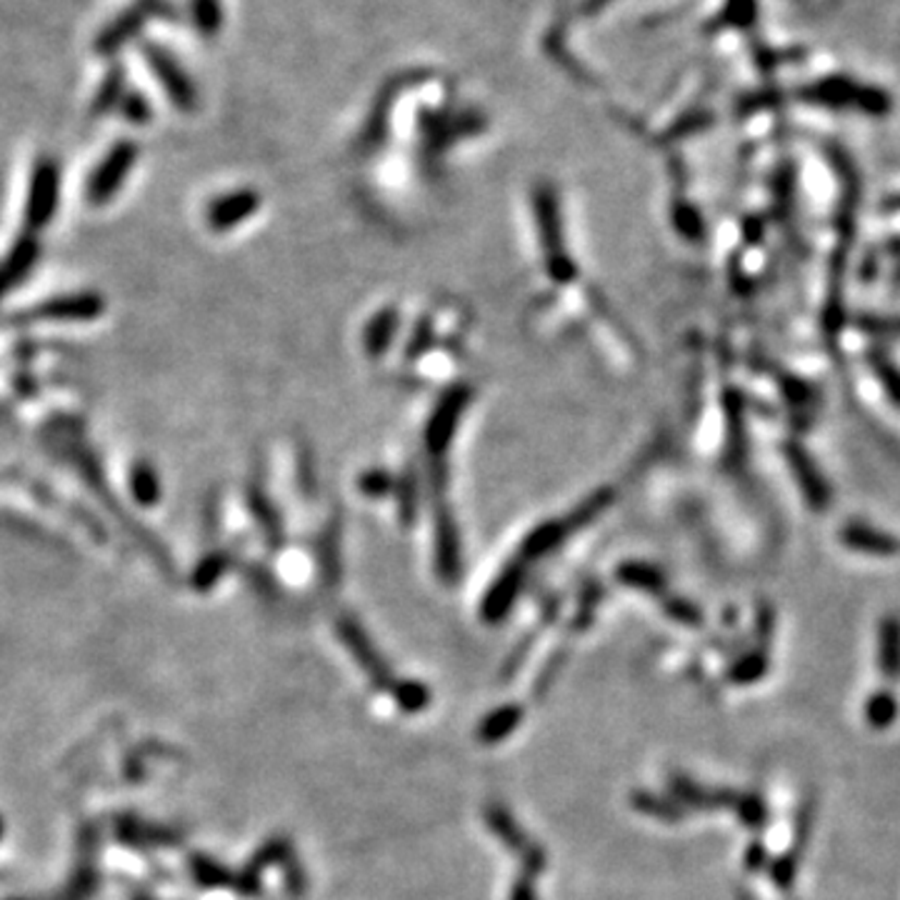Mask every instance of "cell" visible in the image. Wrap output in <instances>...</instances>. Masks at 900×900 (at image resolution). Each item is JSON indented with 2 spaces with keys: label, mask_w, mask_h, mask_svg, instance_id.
Segmentation results:
<instances>
[{
  "label": "cell",
  "mask_w": 900,
  "mask_h": 900,
  "mask_svg": "<svg viewBox=\"0 0 900 900\" xmlns=\"http://www.w3.org/2000/svg\"><path fill=\"white\" fill-rule=\"evenodd\" d=\"M141 50L150 68V73L156 75V81L163 86L166 96L171 98V104L178 110H193L195 100H198V93H195L191 75L185 73V68L178 63V58L171 53V50L158 44H143Z\"/></svg>",
  "instance_id": "3"
},
{
  "label": "cell",
  "mask_w": 900,
  "mask_h": 900,
  "mask_svg": "<svg viewBox=\"0 0 900 900\" xmlns=\"http://www.w3.org/2000/svg\"><path fill=\"white\" fill-rule=\"evenodd\" d=\"M766 670H768L766 653H753V656L741 660V664H738L733 670H730V681L741 683V685L755 683V681H758V678L766 676Z\"/></svg>",
  "instance_id": "14"
},
{
  "label": "cell",
  "mask_w": 900,
  "mask_h": 900,
  "mask_svg": "<svg viewBox=\"0 0 900 900\" xmlns=\"http://www.w3.org/2000/svg\"><path fill=\"white\" fill-rule=\"evenodd\" d=\"M58 195H61V168L50 156L38 158L31 173L28 206H25V223L31 231H40L53 220Z\"/></svg>",
  "instance_id": "2"
},
{
  "label": "cell",
  "mask_w": 900,
  "mask_h": 900,
  "mask_svg": "<svg viewBox=\"0 0 900 900\" xmlns=\"http://www.w3.org/2000/svg\"><path fill=\"white\" fill-rule=\"evenodd\" d=\"M118 110H121V115L133 125H146L150 121V115H153V108L148 104V98L138 90L125 93V98L121 100V108H118Z\"/></svg>",
  "instance_id": "13"
},
{
  "label": "cell",
  "mask_w": 900,
  "mask_h": 900,
  "mask_svg": "<svg viewBox=\"0 0 900 900\" xmlns=\"http://www.w3.org/2000/svg\"><path fill=\"white\" fill-rule=\"evenodd\" d=\"M735 811L749 828H761L763 823H766V815H768L766 803H763L758 795H738Z\"/></svg>",
  "instance_id": "15"
},
{
  "label": "cell",
  "mask_w": 900,
  "mask_h": 900,
  "mask_svg": "<svg viewBox=\"0 0 900 900\" xmlns=\"http://www.w3.org/2000/svg\"><path fill=\"white\" fill-rule=\"evenodd\" d=\"M125 78H129V73H125L123 63H113L108 68L106 78L100 81L96 98H93V115H106L121 108V100L125 98V93H129V88H125Z\"/></svg>",
  "instance_id": "6"
},
{
  "label": "cell",
  "mask_w": 900,
  "mask_h": 900,
  "mask_svg": "<svg viewBox=\"0 0 900 900\" xmlns=\"http://www.w3.org/2000/svg\"><path fill=\"white\" fill-rule=\"evenodd\" d=\"M770 876H773V880H776V886H778L780 890L793 888L795 876H798V861H795V855L788 853V855H783V858H778V861H773V863H770Z\"/></svg>",
  "instance_id": "16"
},
{
  "label": "cell",
  "mask_w": 900,
  "mask_h": 900,
  "mask_svg": "<svg viewBox=\"0 0 900 900\" xmlns=\"http://www.w3.org/2000/svg\"><path fill=\"white\" fill-rule=\"evenodd\" d=\"M878 668L888 681L896 683L900 678V621L898 618H886L880 625Z\"/></svg>",
  "instance_id": "8"
},
{
  "label": "cell",
  "mask_w": 900,
  "mask_h": 900,
  "mask_svg": "<svg viewBox=\"0 0 900 900\" xmlns=\"http://www.w3.org/2000/svg\"><path fill=\"white\" fill-rule=\"evenodd\" d=\"M515 723H518V710L496 713V716L486 723V728H483V735H486V738H503Z\"/></svg>",
  "instance_id": "18"
},
{
  "label": "cell",
  "mask_w": 900,
  "mask_h": 900,
  "mask_svg": "<svg viewBox=\"0 0 900 900\" xmlns=\"http://www.w3.org/2000/svg\"><path fill=\"white\" fill-rule=\"evenodd\" d=\"M131 494L135 498V503L141 506H156L160 498V481L158 473L150 463L138 461L131 469Z\"/></svg>",
  "instance_id": "10"
},
{
  "label": "cell",
  "mask_w": 900,
  "mask_h": 900,
  "mask_svg": "<svg viewBox=\"0 0 900 900\" xmlns=\"http://www.w3.org/2000/svg\"><path fill=\"white\" fill-rule=\"evenodd\" d=\"M253 198L248 193H235V195H228V198L218 200L214 208L208 210V220L214 228H228L241 220L248 210L253 208Z\"/></svg>",
  "instance_id": "11"
},
{
  "label": "cell",
  "mask_w": 900,
  "mask_h": 900,
  "mask_svg": "<svg viewBox=\"0 0 900 900\" xmlns=\"http://www.w3.org/2000/svg\"><path fill=\"white\" fill-rule=\"evenodd\" d=\"M135 158H138V146L133 141H118L106 153V158L88 178L86 195L90 206H106V203L113 200V195L123 188L125 178L133 171Z\"/></svg>",
  "instance_id": "1"
},
{
  "label": "cell",
  "mask_w": 900,
  "mask_h": 900,
  "mask_svg": "<svg viewBox=\"0 0 900 900\" xmlns=\"http://www.w3.org/2000/svg\"><path fill=\"white\" fill-rule=\"evenodd\" d=\"M8 288H11V283H8V278H5V273H3V268H0V299H3Z\"/></svg>",
  "instance_id": "20"
},
{
  "label": "cell",
  "mask_w": 900,
  "mask_h": 900,
  "mask_svg": "<svg viewBox=\"0 0 900 900\" xmlns=\"http://www.w3.org/2000/svg\"><path fill=\"white\" fill-rule=\"evenodd\" d=\"M148 19H150V13L141 3L125 8L123 13H118L115 19L98 33L96 53L104 58H115L125 46L131 44V40L141 36V31L146 28Z\"/></svg>",
  "instance_id": "5"
},
{
  "label": "cell",
  "mask_w": 900,
  "mask_h": 900,
  "mask_svg": "<svg viewBox=\"0 0 900 900\" xmlns=\"http://www.w3.org/2000/svg\"><path fill=\"white\" fill-rule=\"evenodd\" d=\"M40 256V245L33 235H25L21 238L19 243L13 245V251L8 253L5 263L0 268H3V273L8 278V283L15 285V283H23L25 278L33 268H36V260Z\"/></svg>",
  "instance_id": "7"
},
{
  "label": "cell",
  "mask_w": 900,
  "mask_h": 900,
  "mask_svg": "<svg viewBox=\"0 0 900 900\" xmlns=\"http://www.w3.org/2000/svg\"><path fill=\"white\" fill-rule=\"evenodd\" d=\"M768 861V853L763 846H751L749 853H745V865H749V871H761L763 865Z\"/></svg>",
  "instance_id": "19"
},
{
  "label": "cell",
  "mask_w": 900,
  "mask_h": 900,
  "mask_svg": "<svg viewBox=\"0 0 900 900\" xmlns=\"http://www.w3.org/2000/svg\"><path fill=\"white\" fill-rule=\"evenodd\" d=\"M398 703H401V706L405 708V710H421V708H426V703H428V693H426V688L423 685H413V683H405L401 691H398Z\"/></svg>",
  "instance_id": "17"
},
{
  "label": "cell",
  "mask_w": 900,
  "mask_h": 900,
  "mask_svg": "<svg viewBox=\"0 0 900 900\" xmlns=\"http://www.w3.org/2000/svg\"><path fill=\"white\" fill-rule=\"evenodd\" d=\"M191 11H193L195 28H198L200 33H206V36H214V33L220 28L223 11H220L218 0H193Z\"/></svg>",
  "instance_id": "12"
},
{
  "label": "cell",
  "mask_w": 900,
  "mask_h": 900,
  "mask_svg": "<svg viewBox=\"0 0 900 900\" xmlns=\"http://www.w3.org/2000/svg\"><path fill=\"white\" fill-rule=\"evenodd\" d=\"M898 713H900V703L896 698L893 691H888V688H883V691H876L865 703V720H868V726L873 730H886L890 728L898 720Z\"/></svg>",
  "instance_id": "9"
},
{
  "label": "cell",
  "mask_w": 900,
  "mask_h": 900,
  "mask_svg": "<svg viewBox=\"0 0 900 900\" xmlns=\"http://www.w3.org/2000/svg\"><path fill=\"white\" fill-rule=\"evenodd\" d=\"M106 301L98 293H71L61 295V299H50L48 303L38 305L31 311L33 320H50V323H86L98 316H104Z\"/></svg>",
  "instance_id": "4"
}]
</instances>
